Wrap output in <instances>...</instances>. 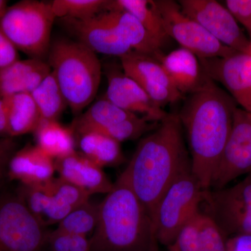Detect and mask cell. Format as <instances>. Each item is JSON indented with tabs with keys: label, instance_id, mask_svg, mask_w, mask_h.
<instances>
[{
	"label": "cell",
	"instance_id": "cell-10",
	"mask_svg": "<svg viewBox=\"0 0 251 251\" xmlns=\"http://www.w3.org/2000/svg\"><path fill=\"white\" fill-rule=\"evenodd\" d=\"M251 173V112L237 108L228 139L213 176L211 188L222 189L239 176Z\"/></svg>",
	"mask_w": 251,
	"mask_h": 251
},
{
	"label": "cell",
	"instance_id": "cell-21",
	"mask_svg": "<svg viewBox=\"0 0 251 251\" xmlns=\"http://www.w3.org/2000/svg\"><path fill=\"white\" fill-rule=\"evenodd\" d=\"M90 195L62 178L51 179L50 204L42 220L44 227L59 224L73 210L90 201Z\"/></svg>",
	"mask_w": 251,
	"mask_h": 251
},
{
	"label": "cell",
	"instance_id": "cell-26",
	"mask_svg": "<svg viewBox=\"0 0 251 251\" xmlns=\"http://www.w3.org/2000/svg\"><path fill=\"white\" fill-rule=\"evenodd\" d=\"M120 59L124 72L136 82H158L178 92L161 63L153 57L132 51Z\"/></svg>",
	"mask_w": 251,
	"mask_h": 251
},
{
	"label": "cell",
	"instance_id": "cell-13",
	"mask_svg": "<svg viewBox=\"0 0 251 251\" xmlns=\"http://www.w3.org/2000/svg\"><path fill=\"white\" fill-rule=\"evenodd\" d=\"M68 30L81 44L97 53L119 58L132 52L131 48L104 12L85 20L64 18Z\"/></svg>",
	"mask_w": 251,
	"mask_h": 251
},
{
	"label": "cell",
	"instance_id": "cell-19",
	"mask_svg": "<svg viewBox=\"0 0 251 251\" xmlns=\"http://www.w3.org/2000/svg\"><path fill=\"white\" fill-rule=\"evenodd\" d=\"M104 14L118 29L132 50L158 61L163 55V47L133 15L122 10L104 11Z\"/></svg>",
	"mask_w": 251,
	"mask_h": 251
},
{
	"label": "cell",
	"instance_id": "cell-33",
	"mask_svg": "<svg viewBox=\"0 0 251 251\" xmlns=\"http://www.w3.org/2000/svg\"><path fill=\"white\" fill-rule=\"evenodd\" d=\"M225 4L237 22L247 29L251 37V0H227Z\"/></svg>",
	"mask_w": 251,
	"mask_h": 251
},
{
	"label": "cell",
	"instance_id": "cell-1",
	"mask_svg": "<svg viewBox=\"0 0 251 251\" xmlns=\"http://www.w3.org/2000/svg\"><path fill=\"white\" fill-rule=\"evenodd\" d=\"M237 108L228 93L204 75L178 114L187 137L191 171L205 191L210 190Z\"/></svg>",
	"mask_w": 251,
	"mask_h": 251
},
{
	"label": "cell",
	"instance_id": "cell-30",
	"mask_svg": "<svg viewBox=\"0 0 251 251\" xmlns=\"http://www.w3.org/2000/svg\"><path fill=\"white\" fill-rule=\"evenodd\" d=\"M160 122L149 121L145 117L137 116L101 129L93 130L110 137L118 143L138 139L148 131H152Z\"/></svg>",
	"mask_w": 251,
	"mask_h": 251
},
{
	"label": "cell",
	"instance_id": "cell-11",
	"mask_svg": "<svg viewBox=\"0 0 251 251\" xmlns=\"http://www.w3.org/2000/svg\"><path fill=\"white\" fill-rule=\"evenodd\" d=\"M178 3L184 14L199 23L223 45L251 54V41L224 5L215 0H180Z\"/></svg>",
	"mask_w": 251,
	"mask_h": 251
},
{
	"label": "cell",
	"instance_id": "cell-40",
	"mask_svg": "<svg viewBox=\"0 0 251 251\" xmlns=\"http://www.w3.org/2000/svg\"><path fill=\"white\" fill-rule=\"evenodd\" d=\"M7 1L4 0H0V21L7 9Z\"/></svg>",
	"mask_w": 251,
	"mask_h": 251
},
{
	"label": "cell",
	"instance_id": "cell-38",
	"mask_svg": "<svg viewBox=\"0 0 251 251\" xmlns=\"http://www.w3.org/2000/svg\"><path fill=\"white\" fill-rule=\"evenodd\" d=\"M70 251H90L89 238L79 234H70Z\"/></svg>",
	"mask_w": 251,
	"mask_h": 251
},
{
	"label": "cell",
	"instance_id": "cell-39",
	"mask_svg": "<svg viewBox=\"0 0 251 251\" xmlns=\"http://www.w3.org/2000/svg\"><path fill=\"white\" fill-rule=\"evenodd\" d=\"M7 135V117L4 100L0 98V136Z\"/></svg>",
	"mask_w": 251,
	"mask_h": 251
},
{
	"label": "cell",
	"instance_id": "cell-17",
	"mask_svg": "<svg viewBox=\"0 0 251 251\" xmlns=\"http://www.w3.org/2000/svg\"><path fill=\"white\" fill-rule=\"evenodd\" d=\"M54 161L36 145L17 150L10 160L7 175L25 186L44 184L53 178Z\"/></svg>",
	"mask_w": 251,
	"mask_h": 251
},
{
	"label": "cell",
	"instance_id": "cell-27",
	"mask_svg": "<svg viewBox=\"0 0 251 251\" xmlns=\"http://www.w3.org/2000/svg\"><path fill=\"white\" fill-rule=\"evenodd\" d=\"M31 94L37 105L42 120L58 121L59 117L68 106L67 100L52 72Z\"/></svg>",
	"mask_w": 251,
	"mask_h": 251
},
{
	"label": "cell",
	"instance_id": "cell-8",
	"mask_svg": "<svg viewBox=\"0 0 251 251\" xmlns=\"http://www.w3.org/2000/svg\"><path fill=\"white\" fill-rule=\"evenodd\" d=\"M202 204L204 214L214 220L226 239L251 234V173L233 186L206 191Z\"/></svg>",
	"mask_w": 251,
	"mask_h": 251
},
{
	"label": "cell",
	"instance_id": "cell-2",
	"mask_svg": "<svg viewBox=\"0 0 251 251\" xmlns=\"http://www.w3.org/2000/svg\"><path fill=\"white\" fill-rule=\"evenodd\" d=\"M191 168L178 114H168L138 144L122 173L153 221L162 196L185 170Z\"/></svg>",
	"mask_w": 251,
	"mask_h": 251
},
{
	"label": "cell",
	"instance_id": "cell-36",
	"mask_svg": "<svg viewBox=\"0 0 251 251\" xmlns=\"http://www.w3.org/2000/svg\"><path fill=\"white\" fill-rule=\"evenodd\" d=\"M70 234L54 229L48 236L47 245L50 251H70Z\"/></svg>",
	"mask_w": 251,
	"mask_h": 251
},
{
	"label": "cell",
	"instance_id": "cell-22",
	"mask_svg": "<svg viewBox=\"0 0 251 251\" xmlns=\"http://www.w3.org/2000/svg\"><path fill=\"white\" fill-rule=\"evenodd\" d=\"M34 134L36 146L54 161L75 151L74 130L58 121L42 120Z\"/></svg>",
	"mask_w": 251,
	"mask_h": 251
},
{
	"label": "cell",
	"instance_id": "cell-25",
	"mask_svg": "<svg viewBox=\"0 0 251 251\" xmlns=\"http://www.w3.org/2000/svg\"><path fill=\"white\" fill-rule=\"evenodd\" d=\"M112 10L133 15L162 47L169 38L153 0H109L106 11Z\"/></svg>",
	"mask_w": 251,
	"mask_h": 251
},
{
	"label": "cell",
	"instance_id": "cell-28",
	"mask_svg": "<svg viewBox=\"0 0 251 251\" xmlns=\"http://www.w3.org/2000/svg\"><path fill=\"white\" fill-rule=\"evenodd\" d=\"M99 204L90 201L77 206L58 224L57 229L69 234L87 237L93 233L98 224Z\"/></svg>",
	"mask_w": 251,
	"mask_h": 251
},
{
	"label": "cell",
	"instance_id": "cell-41",
	"mask_svg": "<svg viewBox=\"0 0 251 251\" xmlns=\"http://www.w3.org/2000/svg\"></svg>",
	"mask_w": 251,
	"mask_h": 251
},
{
	"label": "cell",
	"instance_id": "cell-5",
	"mask_svg": "<svg viewBox=\"0 0 251 251\" xmlns=\"http://www.w3.org/2000/svg\"><path fill=\"white\" fill-rule=\"evenodd\" d=\"M55 18L51 2L23 0L7 8L0 29L18 50L46 60Z\"/></svg>",
	"mask_w": 251,
	"mask_h": 251
},
{
	"label": "cell",
	"instance_id": "cell-18",
	"mask_svg": "<svg viewBox=\"0 0 251 251\" xmlns=\"http://www.w3.org/2000/svg\"><path fill=\"white\" fill-rule=\"evenodd\" d=\"M175 88L184 97L197 90L204 74L199 58L184 48H179L158 59Z\"/></svg>",
	"mask_w": 251,
	"mask_h": 251
},
{
	"label": "cell",
	"instance_id": "cell-24",
	"mask_svg": "<svg viewBox=\"0 0 251 251\" xmlns=\"http://www.w3.org/2000/svg\"><path fill=\"white\" fill-rule=\"evenodd\" d=\"M137 116L126 111L105 98L92 103L73 123L74 133L97 130Z\"/></svg>",
	"mask_w": 251,
	"mask_h": 251
},
{
	"label": "cell",
	"instance_id": "cell-3",
	"mask_svg": "<svg viewBox=\"0 0 251 251\" xmlns=\"http://www.w3.org/2000/svg\"><path fill=\"white\" fill-rule=\"evenodd\" d=\"M90 251H158L151 216L121 174L99 204Z\"/></svg>",
	"mask_w": 251,
	"mask_h": 251
},
{
	"label": "cell",
	"instance_id": "cell-34",
	"mask_svg": "<svg viewBox=\"0 0 251 251\" xmlns=\"http://www.w3.org/2000/svg\"><path fill=\"white\" fill-rule=\"evenodd\" d=\"M16 151V143L14 138L0 137V184L7 175L10 160Z\"/></svg>",
	"mask_w": 251,
	"mask_h": 251
},
{
	"label": "cell",
	"instance_id": "cell-37",
	"mask_svg": "<svg viewBox=\"0 0 251 251\" xmlns=\"http://www.w3.org/2000/svg\"><path fill=\"white\" fill-rule=\"evenodd\" d=\"M227 251H251V234H238L228 238Z\"/></svg>",
	"mask_w": 251,
	"mask_h": 251
},
{
	"label": "cell",
	"instance_id": "cell-14",
	"mask_svg": "<svg viewBox=\"0 0 251 251\" xmlns=\"http://www.w3.org/2000/svg\"><path fill=\"white\" fill-rule=\"evenodd\" d=\"M108 88L105 99L112 103L149 121L161 122L168 114L157 106L145 93L139 84L128 76L119 67H110L106 70Z\"/></svg>",
	"mask_w": 251,
	"mask_h": 251
},
{
	"label": "cell",
	"instance_id": "cell-6",
	"mask_svg": "<svg viewBox=\"0 0 251 251\" xmlns=\"http://www.w3.org/2000/svg\"><path fill=\"white\" fill-rule=\"evenodd\" d=\"M205 191L191 168L176 177L155 209L153 222L159 244H173L180 229L201 211Z\"/></svg>",
	"mask_w": 251,
	"mask_h": 251
},
{
	"label": "cell",
	"instance_id": "cell-4",
	"mask_svg": "<svg viewBox=\"0 0 251 251\" xmlns=\"http://www.w3.org/2000/svg\"><path fill=\"white\" fill-rule=\"evenodd\" d=\"M46 61L68 106L79 116L98 93L102 75L98 56L79 41L58 38L51 42Z\"/></svg>",
	"mask_w": 251,
	"mask_h": 251
},
{
	"label": "cell",
	"instance_id": "cell-9",
	"mask_svg": "<svg viewBox=\"0 0 251 251\" xmlns=\"http://www.w3.org/2000/svg\"><path fill=\"white\" fill-rule=\"evenodd\" d=\"M154 4L168 37L198 58L226 57L237 52L223 45L199 23L184 14L179 3L172 0H156Z\"/></svg>",
	"mask_w": 251,
	"mask_h": 251
},
{
	"label": "cell",
	"instance_id": "cell-35",
	"mask_svg": "<svg viewBox=\"0 0 251 251\" xmlns=\"http://www.w3.org/2000/svg\"><path fill=\"white\" fill-rule=\"evenodd\" d=\"M19 59L18 50L0 29V69L12 64Z\"/></svg>",
	"mask_w": 251,
	"mask_h": 251
},
{
	"label": "cell",
	"instance_id": "cell-32",
	"mask_svg": "<svg viewBox=\"0 0 251 251\" xmlns=\"http://www.w3.org/2000/svg\"><path fill=\"white\" fill-rule=\"evenodd\" d=\"M201 216V211L180 229L169 251H199Z\"/></svg>",
	"mask_w": 251,
	"mask_h": 251
},
{
	"label": "cell",
	"instance_id": "cell-12",
	"mask_svg": "<svg viewBox=\"0 0 251 251\" xmlns=\"http://www.w3.org/2000/svg\"><path fill=\"white\" fill-rule=\"evenodd\" d=\"M199 60L203 74L222 84L241 108L251 112V54L236 52Z\"/></svg>",
	"mask_w": 251,
	"mask_h": 251
},
{
	"label": "cell",
	"instance_id": "cell-7",
	"mask_svg": "<svg viewBox=\"0 0 251 251\" xmlns=\"http://www.w3.org/2000/svg\"><path fill=\"white\" fill-rule=\"evenodd\" d=\"M49 232L17 194H0V251H43Z\"/></svg>",
	"mask_w": 251,
	"mask_h": 251
},
{
	"label": "cell",
	"instance_id": "cell-29",
	"mask_svg": "<svg viewBox=\"0 0 251 251\" xmlns=\"http://www.w3.org/2000/svg\"><path fill=\"white\" fill-rule=\"evenodd\" d=\"M50 2L56 18L85 20L106 11L109 0H54Z\"/></svg>",
	"mask_w": 251,
	"mask_h": 251
},
{
	"label": "cell",
	"instance_id": "cell-20",
	"mask_svg": "<svg viewBox=\"0 0 251 251\" xmlns=\"http://www.w3.org/2000/svg\"><path fill=\"white\" fill-rule=\"evenodd\" d=\"M3 99L6 104L7 136L34 133L42 120L31 94H14Z\"/></svg>",
	"mask_w": 251,
	"mask_h": 251
},
{
	"label": "cell",
	"instance_id": "cell-23",
	"mask_svg": "<svg viewBox=\"0 0 251 251\" xmlns=\"http://www.w3.org/2000/svg\"><path fill=\"white\" fill-rule=\"evenodd\" d=\"M80 152L96 165L117 166L124 161L120 143L97 131H85L77 134Z\"/></svg>",
	"mask_w": 251,
	"mask_h": 251
},
{
	"label": "cell",
	"instance_id": "cell-15",
	"mask_svg": "<svg viewBox=\"0 0 251 251\" xmlns=\"http://www.w3.org/2000/svg\"><path fill=\"white\" fill-rule=\"evenodd\" d=\"M55 171L59 177L85 191L93 194H108L113 188L103 168L96 165L80 152H75L54 160Z\"/></svg>",
	"mask_w": 251,
	"mask_h": 251
},
{
	"label": "cell",
	"instance_id": "cell-31",
	"mask_svg": "<svg viewBox=\"0 0 251 251\" xmlns=\"http://www.w3.org/2000/svg\"><path fill=\"white\" fill-rule=\"evenodd\" d=\"M199 251H227V239L214 220L201 212Z\"/></svg>",
	"mask_w": 251,
	"mask_h": 251
},
{
	"label": "cell",
	"instance_id": "cell-16",
	"mask_svg": "<svg viewBox=\"0 0 251 251\" xmlns=\"http://www.w3.org/2000/svg\"><path fill=\"white\" fill-rule=\"evenodd\" d=\"M52 72L47 61L18 59L0 69V98L14 94L31 93Z\"/></svg>",
	"mask_w": 251,
	"mask_h": 251
}]
</instances>
